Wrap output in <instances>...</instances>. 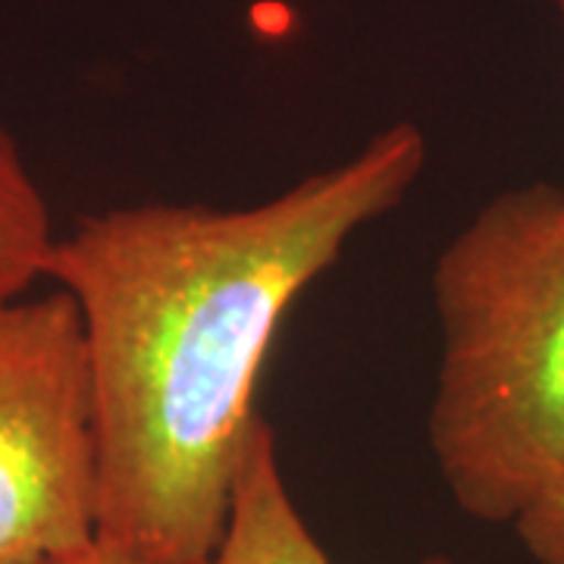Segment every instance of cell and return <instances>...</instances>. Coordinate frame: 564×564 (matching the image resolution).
Listing matches in <instances>:
<instances>
[{
	"label": "cell",
	"instance_id": "obj_1",
	"mask_svg": "<svg viewBox=\"0 0 564 564\" xmlns=\"http://www.w3.org/2000/svg\"><path fill=\"white\" fill-rule=\"evenodd\" d=\"M426 163L392 122L339 166L251 207L148 202L57 236L44 280L82 317L98 543L132 564H204L229 527L285 314Z\"/></svg>",
	"mask_w": 564,
	"mask_h": 564
},
{
	"label": "cell",
	"instance_id": "obj_2",
	"mask_svg": "<svg viewBox=\"0 0 564 564\" xmlns=\"http://www.w3.org/2000/svg\"><path fill=\"white\" fill-rule=\"evenodd\" d=\"M426 436L464 514L514 524L564 477V188H508L433 267Z\"/></svg>",
	"mask_w": 564,
	"mask_h": 564
},
{
	"label": "cell",
	"instance_id": "obj_3",
	"mask_svg": "<svg viewBox=\"0 0 564 564\" xmlns=\"http://www.w3.org/2000/svg\"><path fill=\"white\" fill-rule=\"evenodd\" d=\"M98 543V452L76 302H0V564H57Z\"/></svg>",
	"mask_w": 564,
	"mask_h": 564
},
{
	"label": "cell",
	"instance_id": "obj_4",
	"mask_svg": "<svg viewBox=\"0 0 564 564\" xmlns=\"http://www.w3.org/2000/svg\"><path fill=\"white\" fill-rule=\"evenodd\" d=\"M204 564H333L329 552L317 543L302 508L289 492V484L282 477L276 433L267 421L261 423L251 455L245 462L229 527L217 552ZM417 564L462 562L436 552Z\"/></svg>",
	"mask_w": 564,
	"mask_h": 564
},
{
	"label": "cell",
	"instance_id": "obj_5",
	"mask_svg": "<svg viewBox=\"0 0 564 564\" xmlns=\"http://www.w3.org/2000/svg\"><path fill=\"white\" fill-rule=\"evenodd\" d=\"M54 242L47 198L0 110V302L25 295L44 280Z\"/></svg>",
	"mask_w": 564,
	"mask_h": 564
},
{
	"label": "cell",
	"instance_id": "obj_6",
	"mask_svg": "<svg viewBox=\"0 0 564 564\" xmlns=\"http://www.w3.org/2000/svg\"><path fill=\"white\" fill-rule=\"evenodd\" d=\"M514 536L536 564H564V477L514 521Z\"/></svg>",
	"mask_w": 564,
	"mask_h": 564
},
{
	"label": "cell",
	"instance_id": "obj_7",
	"mask_svg": "<svg viewBox=\"0 0 564 564\" xmlns=\"http://www.w3.org/2000/svg\"><path fill=\"white\" fill-rule=\"evenodd\" d=\"M57 564H132L129 558H122L120 552H113V549H107L104 543H95L91 549H85L79 555H73V558H63Z\"/></svg>",
	"mask_w": 564,
	"mask_h": 564
},
{
	"label": "cell",
	"instance_id": "obj_8",
	"mask_svg": "<svg viewBox=\"0 0 564 564\" xmlns=\"http://www.w3.org/2000/svg\"><path fill=\"white\" fill-rule=\"evenodd\" d=\"M555 7H558V13H562V20H564V0H555Z\"/></svg>",
	"mask_w": 564,
	"mask_h": 564
}]
</instances>
